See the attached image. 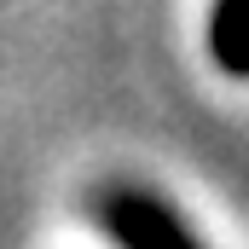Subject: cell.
<instances>
[{
	"label": "cell",
	"instance_id": "cell-2",
	"mask_svg": "<svg viewBox=\"0 0 249 249\" xmlns=\"http://www.w3.org/2000/svg\"><path fill=\"white\" fill-rule=\"evenodd\" d=\"M238 6L244 0H214V18H209V53H214V64L238 81L249 70V53H244V23H238Z\"/></svg>",
	"mask_w": 249,
	"mask_h": 249
},
{
	"label": "cell",
	"instance_id": "cell-1",
	"mask_svg": "<svg viewBox=\"0 0 249 249\" xmlns=\"http://www.w3.org/2000/svg\"><path fill=\"white\" fill-rule=\"evenodd\" d=\"M99 226L116 238L122 249H203L191 238V226L151 191H133V186H116L99 197Z\"/></svg>",
	"mask_w": 249,
	"mask_h": 249
}]
</instances>
